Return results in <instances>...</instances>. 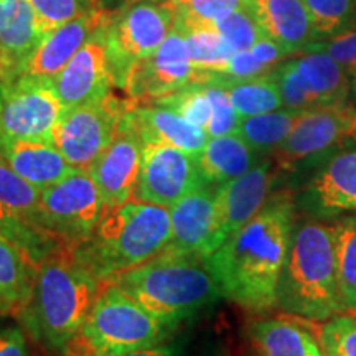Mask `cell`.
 Segmentation results:
<instances>
[{
  "instance_id": "29",
  "label": "cell",
  "mask_w": 356,
  "mask_h": 356,
  "mask_svg": "<svg viewBox=\"0 0 356 356\" xmlns=\"http://www.w3.org/2000/svg\"><path fill=\"white\" fill-rule=\"evenodd\" d=\"M213 79H216L226 88L236 113L241 119L284 108L280 89L273 71L262 74V76L246 79H234L228 76H215Z\"/></svg>"
},
{
  "instance_id": "28",
  "label": "cell",
  "mask_w": 356,
  "mask_h": 356,
  "mask_svg": "<svg viewBox=\"0 0 356 356\" xmlns=\"http://www.w3.org/2000/svg\"><path fill=\"white\" fill-rule=\"evenodd\" d=\"M198 172L207 185H222L256 165V152L238 134L210 137L197 155Z\"/></svg>"
},
{
  "instance_id": "7",
  "label": "cell",
  "mask_w": 356,
  "mask_h": 356,
  "mask_svg": "<svg viewBox=\"0 0 356 356\" xmlns=\"http://www.w3.org/2000/svg\"><path fill=\"white\" fill-rule=\"evenodd\" d=\"M175 17L172 0L139 2L114 13L106 35L114 86L124 89L134 68L159 50L175 26Z\"/></svg>"
},
{
  "instance_id": "12",
  "label": "cell",
  "mask_w": 356,
  "mask_h": 356,
  "mask_svg": "<svg viewBox=\"0 0 356 356\" xmlns=\"http://www.w3.org/2000/svg\"><path fill=\"white\" fill-rule=\"evenodd\" d=\"M38 203L40 190L26 184L0 157V233L37 264L65 248L40 225Z\"/></svg>"
},
{
  "instance_id": "25",
  "label": "cell",
  "mask_w": 356,
  "mask_h": 356,
  "mask_svg": "<svg viewBox=\"0 0 356 356\" xmlns=\"http://www.w3.org/2000/svg\"><path fill=\"white\" fill-rule=\"evenodd\" d=\"M249 337L259 356H325L309 318L291 314L256 322Z\"/></svg>"
},
{
  "instance_id": "39",
  "label": "cell",
  "mask_w": 356,
  "mask_h": 356,
  "mask_svg": "<svg viewBox=\"0 0 356 356\" xmlns=\"http://www.w3.org/2000/svg\"><path fill=\"white\" fill-rule=\"evenodd\" d=\"M207 86L211 99V119L207 127L208 137L236 134L239 124H241V118L236 113L226 88L216 79H211L210 83H207Z\"/></svg>"
},
{
  "instance_id": "23",
  "label": "cell",
  "mask_w": 356,
  "mask_h": 356,
  "mask_svg": "<svg viewBox=\"0 0 356 356\" xmlns=\"http://www.w3.org/2000/svg\"><path fill=\"white\" fill-rule=\"evenodd\" d=\"M127 114L144 142H165V144H170L197 157L210 139L202 127L188 122L175 111L155 104V102L140 104V102L131 99Z\"/></svg>"
},
{
  "instance_id": "9",
  "label": "cell",
  "mask_w": 356,
  "mask_h": 356,
  "mask_svg": "<svg viewBox=\"0 0 356 356\" xmlns=\"http://www.w3.org/2000/svg\"><path fill=\"white\" fill-rule=\"evenodd\" d=\"M348 142H356V111L350 106L304 111L286 140L273 152L280 170H315Z\"/></svg>"
},
{
  "instance_id": "19",
  "label": "cell",
  "mask_w": 356,
  "mask_h": 356,
  "mask_svg": "<svg viewBox=\"0 0 356 356\" xmlns=\"http://www.w3.org/2000/svg\"><path fill=\"white\" fill-rule=\"evenodd\" d=\"M113 17L114 12L97 6L47 35L26 61L22 74L51 83L71 58L81 50L83 44L113 22Z\"/></svg>"
},
{
  "instance_id": "43",
  "label": "cell",
  "mask_w": 356,
  "mask_h": 356,
  "mask_svg": "<svg viewBox=\"0 0 356 356\" xmlns=\"http://www.w3.org/2000/svg\"><path fill=\"white\" fill-rule=\"evenodd\" d=\"M122 356H180V350L177 345H157L150 348L131 351V353Z\"/></svg>"
},
{
  "instance_id": "38",
  "label": "cell",
  "mask_w": 356,
  "mask_h": 356,
  "mask_svg": "<svg viewBox=\"0 0 356 356\" xmlns=\"http://www.w3.org/2000/svg\"><path fill=\"white\" fill-rule=\"evenodd\" d=\"M216 30L228 40L236 51L249 50L259 40L264 38L259 25L256 24V20L252 19V15L244 6L218 20Z\"/></svg>"
},
{
  "instance_id": "24",
  "label": "cell",
  "mask_w": 356,
  "mask_h": 356,
  "mask_svg": "<svg viewBox=\"0 0 356 356\" xmlns=\"http://www.w3.org/2000/svg\"><path fill=\"white\" fill-rule=\"evenodd\" d=\"M0 157L17 175L40 191L58 184L74 170L53 142H8L0 145Z\"/></svg>"
},
{
  "instance_id": "46",
  "label": "cell",
  "mask_w": 356,
  "mask_h": 356,
  "mask_svg": "<svg viewBox=\"0 0 356 356\" xmlns=\"http://www.w3.org/2000/svg\"><path fill=\"white\" fill-rule=\"evenodd\" d=\"M119 2H121V6L124 8V7L134 6V3H139V2H163V0H119Z\"/></svg>"
},
{
  "instance_id": "16",
  "label": "cell",
  "mask_w": 356,
  "mask_h": 356,
  "mask_svg": "<svg viewBox=\"0 0 356 356\" xmlns=\"http://www.w3.org/2000/svg\"><path fill=\"white\" fill-rule=\"evenodd\" d=\"M273 180V165L264 160L249 168L241 177L226 181L216 188L215 215L207 259L261 211L267 198L270 197Z\"/></svg>"
},
{
  "instance_id": "1",
  "label": "cell",
  "mask_w": 356,
  "mask_h": 356,
  "mask_svg": "<svg viewBox=\"0 0 356 356\" xmlns=\"http://www.w3.org/2000/svg\"><path fill=\"white\" fill-rule=\"evenodd\" d=\"M296 226L287 191L270 195L261 211L208 257L222 297L252 314L277 307V286Z\"/></svg>"
},
{
  "instance_id": "22",
  "label": "cell",
  "mask_w": 356,
  "mask_h": 356,
  "mask_svg": "<svg viewBox=\"0 0 356 356\" xmlns=\"http://www.w3.org/2000/svg\"><path fill=\"white\" fill-rule=\"evenodd\" d=\"M244 7L264 37L282 44L292 55L302 53L317 40L304 0H244Z\"/></svg>"
},
{
  "instance_id": "10",
  "label": "cell",
  "mask_w": 356,
  "mask_h": 356,
  "mask_svg": "<svg viewBox=\"0 0 356 356\" xmlns=\"http://www.w3.org/2000/svg\"><path fill=\"white\" fill-rule=\"evenodd\" d=\"M65 113L55 88L22 74L0 83V145L17 140L53 142V131Z\"/></svg>"
},
{
  "instance_id": "34",
  "label": "cell",
  "mask_w": 356,
  "mask_h": 356,
  "mask_svg": "<svg viewBox=\"0 0 356 356\" xmlns=\"http://www.w3.org/2000/svg\"><path fill=\"white\" fill-rule=\"evenodd\" d=\"M244 6V0H190L177 6L175 29L191 32L200 29H216V22Z\"/></svg>"
},
{
  "instance_id": "8",
  "label": "cell",
  "mask_w": 356,
  "mask_h": 356,
  "mask_svg": "<svg viewBox=\"0 0 356 356\" xmlns=\"http://www.w3.org/2000/svg\"><path fill=\"white\" fill-rule=\"evenodd\" d=\"M106 211L96 181L81 168L40 191V225L71 251L86 241Z\"/></svg>"
},
{
  "instance_id": "41",
  "label": "cell",
  "mask_w": 356,
  "mask_h": 356,
  "mask_svg": "<svg viewBox=\"0 0 356 356\" xmlns=\"http://www.w3.org/2000/svg\"><path fill=\"white\" fill-rule=\"evenodd\" d=\"M273 70H269L267 66L261 63L257 58L252 55L251 50L244 51H236L233 58H231L228 70L222 76L234 78V79H246V78H256L262 76V74L270 73Z\"/></svg>"
},
{
  "instance_id": "32",
  "label": "cell",
  "mask_w": 356,
  "mask_h": 356,
  "mask_svg": "<svg viewBox=\"0 0 356 356\" xmlns=\"http://www.w3.org/2000/svg\"><path fill=\"white\" fill-rule=\"evenodd\" d=\"M184 33L195 68L208 78V83L215 76H222L236 53L228 40L216 29H200Z\"/></svg>"
},
{
  "instance_id": "44",
  "label": "cell",
  "mask_w": 356,
  "mask_h": 356,
  "mask_svg": "<svg viewBox=\"0 0 356 356\" xmlns=\"http://www.w3.org/2000/svg\"><path fill=\"white\" fill-rule=\"evenodd\" d=\"M202 356H229V353L228 348L222 343H213L208 348H204Z\"/></svg>"
},
{
  "instance_id": "27",
  "label": "cell",
  "mask_w": 356,
  "mask_h": 356,
  "mask_svg": "<svg viewBox=\"0 0 356 356\" xmlns=\"http://www.w3.org/2000/svg\"><path fill=\"white\" fill-rule=\"evenodd\" d=\"M317 108H340L348 106L351 74L343 66L323 51H304L292 58Z\"/></svg>"
},
{
  "instance_id": "42",
  "label": "cell",
  "mask_w": 356,
  "mask_h": 356,
  "mask_svg": "<svg viewBox=\"0 0 356 356\" xmlns=\"http://www.w3.org/2000/svg\"><path fill=\"white\" fill-rule=\"evenodd\" d=\"M0 356H30L24 327L15 323H0Z\"/></svg>"
},
{
  "instance_id": "13",
  "label": "cell",
  "mask_w": 356,
  "mask_h": 356,
  "mask_svg": "<svg viewBox=\"0 0 356 356\" xmlns=\"http://www.w3.org/2000/svg\"><path fill=\"white\" fill-rule=\"evenodd\" d=\"M204 185L197 157L159 140H145L132 200L170 208Z\"/></svg>"
},
{
  "instance_id": "45",
  "label": "cell",
  "mask_w": 356,
  "mask_h": 356,
  "mask_svg": "<svg viewBox=\"0 0 356 356\" xmlns=\"http://www.w3.org/2000/svg\"><path fill=\"white\" fill-rule=\"evenodd\" d=\"M348 99L353 101V109L356 111V73L351 74L350 79V96Z\"/></svg>"
},
{
  "instance_id": "20",
  "label": "cell",
  "mask_w": 356,
  "mask_h": 356,
  "mask_svg": "<svg viewBox=\"0 0 356 356\" xmlns=\"http://www.w3.org/2000/svg\"><path fill=\"white\" fill-rule=\"evenodd\" d=\"M42 40L30 0H0V83L20 76Z\"/></svg>"
},
{
  "instance_id": "36",
  "label": "cell",
  "mask_w": 356,
  "mask_h": 356,
  "mask_svg": "<svg viewBox=\"0 0 356 356\" xmlns=\"http://www.w3.org/2000/svg\"><path fill=\"white\" fill-rule=\"evenodd\" d=\"M30 3L43 38L91 8L101 6L99 0H30Z\"/></svg>"
},
{
  "instance_id": "47",
  "label": "cell",
  "mask_w": 356,
  "mask_h": 356,
  "mask_svg": "<svg viewBox=\"0 0 356 356\" xmlns=\"http://www.w3.org/2000/svg\"><path fill=\"white\" fill-rule=\"evenodd\" d=\"M173 3H175V6H185V3H188L190 0H172Z\"/></svg>"
},
{
  "instance_id": "33",
  "label": "cell",
  "mask_w": 356,
  "mask_h": 356,
  "mask_svg": "<svg viewBox=\"0 0 356 356\" xmlns=\"http://www.w3.org/2000/svg\"><path fill=\"white\" fill-rule=\"evenodd\" d=\"M317 40L356 30V0H304Z\"/></svg>"
},
{
  "instance_id": "14",
  "label": "cell",
  "mask_w": 356,
  "mask_h": 356,
  "mask_svg": "<svg viewBox=\"0 0 356 356\" xmlns=\"http://www.w3.org/2000/svg\"><path fill=\"white\" fill-rule=\"evenodd\" d=\"M208 78L191 63L185 33L173 26L165 42L134 68L124 91L132 101L154 102L190 84H207Z\"/></svg>"
},
{
  "instance_id": "5",
  "label": "cell",
  "mask_w": 356,
  "mask_h": 356,
  "mask_svg": "<svg viewBox=\"0 0 356 356\" xmlns=\"http://www.w3.org/2000/svg\"><path fill=\"white\" fill-rule=\"evenodd\" d=\"M277 307L286 314L317 322L343 312L332 226L314 218L296 222L279 279Z\"/></svg>"
},
{
  "instance_id": "21",
  "label": "cell",
  "mask_w": 356,
  "mask_h": 356,
  "mask_svg": "<svg viewBox=\"0 0 356 356\" xmlns=\"http://www.w3.org/2000/svg\"><path fill=\"white\" fill-rule=\"evenodd\" d=\"M215 197L216 190L213 185L204 184L168 208L172 236L163 251L207 259L215 215Z\"/></svg>"
},
{
  "instance_id": "2",
  "label": "cell",
  "mask_w": 356,
  "mask_h": 356,
  "mask_svg": "<svg viewBox=\"0 0 356 356\" xmlns=\"http://www.w3.org/2000/svg\"><path fill=\"white\" fill-rule=\"evenodd\" d=\"M102 282L60 249L37 267L32 299L19 318L26 335L53 356H65L83 327Z\"/></svg>"
},
{
  "instance_id": "26",
  "label": "cell",
  "mask_w": 356,
  "mask_h": 356,
  "mask_svg": "<svg viewBox=\"0 0 356 356\" xmlns=\"http://www.w3.org/2000/svg\"><path fill=\"white\" fill-rule=\"evenodd\" d=\"M38 264L0 233V317L19 320L32 299Z\"/></svg>"
},
{
  "instance_id": "37",
  "label": "cell",
  "mask_w": 356,
  "mask_h": 356,
  "mask_svg": "<svg viewBox=\"0 0 356 356\" xmlns=\"http://www.w3.org/2000/svg\"><path fill=\"white\" fill-rule=\"evenodd\" d=\"M318 338L325 356H356V317L338 314L328 318Z\"/></svg>"
},
{
  "instance_id": "30",
  "label": "cell",
  "mask_w": 356,
  "mask_h": 356,
  "mask_svg": "<svg viewBox=\"0 0 356 356\" xmlns=\"http://www.w3.org/2000/svg\"><path fill=\"white\" fill-rule=\"evenodd\" d=\"M304 111L282 108L270 113L251 115L241 119L238 127V136L254 150L256 154L274 152L287 139L293 126L300 119Z\"/></svg>"
},
{
  "instance_id": "15",
  "label": "cell",
  "mask_w": 356,
  "mask_h": 356,
  "mask_svg": "<svg viewBox=\"0 0 356 356\" xmlns=\"http://www.w3.org/2000/svg\"><path fill=\"white\" fill-rule=\"evenodd\" d=\"M293 202L297 210L318 221L356 213V142L315 168Z\"/></svg>"
},
{
  "instance_id": "18",
  "label": "cell",
  "mask_w": 356,
  "mask_h": 356,
  "mask_svg": "<svg viewBox=\"0 0 356 356\" xmlns=\"http://www.w3.org/2000/svg\"><path fill=\"white\" fill-rule=\"evenodd\" d=\"M108 29L109 25L92 35L51 81L65 109L101 101L111 95L114 81L108 63Z\"/></svg>"
},
{
  "instance_id": "35",
  "label": "cell",
  "mask_w": 356,
  "mask_h": 356,
  "mask_svg": "<svg viewBox=\"0 0 356 356\" xmlns=\"http://www.w3.org/2000/svg\"><path fill=\"white\" fill-rule=\"evenodd\" d=\"M154 102L175 111L186 121L202 127L207 132V127L211 119V99L210 95H208L207 84H190V86L172 92L165 97H160Z\"/></svg>"
},
{
  "instance_id": "6",
  "label": "cell",
  "mask_w": 356,
  "mask_h": 356,
  "mask_svg": "<svg viewBox=\"0 0 356 356\" xmlns=\"http://www.w3.org/2000/svg\"><path fill=\"white\" fill-rule=\"evenodd\" d=\"M173 328L115 284L102 282L95 304L65 356H122L162 345Z\"/></svg>"
},
{
  "instance_id": "17",
  "label": "cell",
  "mask_w": 356,
  "mask_h": 356,
  "mask_svg": "<svg viewBox=\"0 0 356 356\" xmlns=\"http://www.w3.org/2000/svg\"><path fill=\"white\" fill-rule=\"evenodd\" d=\"M127 111L113 142L88 170L101 191L108 211L131 202L142 165L144 139Z\"/></svg>"
},
{
  "instance_id": "40",
  "label": "cell",
  "mask_w": 356,
  "mask_h": 356,
  "mask_svg": "<svg viewBox=\"0 0 356 356\" xmlns=\"http://www.w3.org/2000/svg\"><path fill=\"white\" fill-rule=\"evenodd\" d=\"M304 51H323L337 60L350 74L356 73V30L327 40H315ZM302 51V53H304Z\"/></svg>"
},
{
  "instance_id": "3",
  "label": "cell",
  "mask_w": 356,
  "mask_h": 356,
  "mask_svg": "<svg viewBox=\"0 0 356 356\" xmlns=\"http://www.w3.org/2000/svg\"><path fill=\"white\" fill-rule=\"evenodd\" d=\"M108 282L115 284L147 312L172 327L222 297L207 259L168 251L114 275Z\"/></svg>"
},
{
  "instance_id": "11",
  "label": "cell",
  "mask_w": 356,
  "mask_h": 356,
  "mask_svg": "<svg viewBox=\"0 0 356 356\" xmlns=\"http://www.w3.org/2000/svg\"><path fill=\"white\" fill-rule=\"evenodd\" d=\"M129 106L131 99L111 92L101 101L65 109L53 131V144L71 167L89 170L113 142Z\"/></svg>"
},
{
  "instance_id": "31",
  "label": "cell",
  "mask_w": 356,
  "mask_h": 356,
  "mask_svg": "<svg viewBox=\"0 0 356 356\" xmlns=\"http://www.w3.org/2000/svg\"><path fill=\"white\" fill-rule=\"evenodd\" d=\"M332 229L341 309L356 312V213L337 218Z\"/></svg>"
},
{
  "instance_id": "4",
  "label": "cell",
  "mask_w": 356,
  "mask_h": 356,
  "mask_svg": "<svg viewBox=\"0 0 356 356\" xmlns=\"http://www.w3.org/2000/svg\"><path fill=\"white\" fill-rule=\"evenodd\" d=\"M170 236L168 208L131 200L106 211L73 254L96 279L108 282L114 275L159 256Z\"/></svg>"
}]
</instances>
